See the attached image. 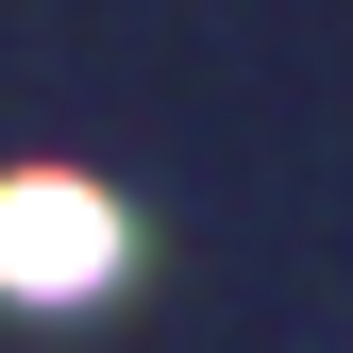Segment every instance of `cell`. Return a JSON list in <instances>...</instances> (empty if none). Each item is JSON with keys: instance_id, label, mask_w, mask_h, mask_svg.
Wrapping results in <instances>:
<instances>
[{"instance_id": "6da1fadb", "label": "cell", "mask_w": 353, "mask_h": 353, "mask_svg": "<svg viewBox=\"0 0 353 353\" xmlns=\"http://www.w3.org/2000/svg\"><path fill=\"white\" fill-rule=\"evenodd\" d=\"M118 202L101 185H68V168H17L0 185V286L17 303H84V286H118Z\"/></svg>"}]
</instances>
